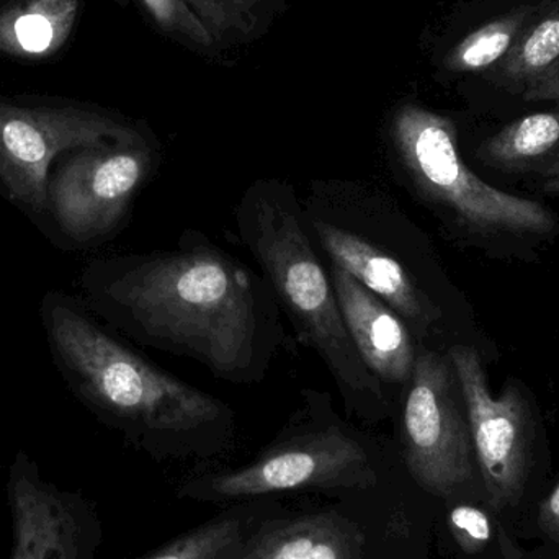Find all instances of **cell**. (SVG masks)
I'll return each mask as SVG.
<instances>
[{
  "label": "cell",
  "instance_id": "6da1fadb",
  "mask_svg": "<svg viewBox=\"0 0 559 559\" xmlns=\"http://www.w3.org/2000/svg\"><path fill=\"white\" fill-rule=\"evenodd\" d=\"M272 292L245 265L200 242L138 259L107 286L141 337L235 383L259 380L277 344Z\"/></svg>",
  "mask_w": 559,
  "mask_h": 559
},
{
  "label": "cell",
  "instance_id": "7a4b0ae2",
  "mask_svg": "<svg viewBox=\"0 0 559 559\" xmlns=\"http://www.w3.org/2000/svg\"><path fill=\"white\" fill-rule=\"evenodd\" d=\"M49 338L79 393L151 459H215L235 432L223 401L164 373L81 312L55 306Z\"/></svg>",
  "mask_w": 559,
  "mask_h": 559
},
{
  "label": "cell",
  "instance_id": "3957f363",
  "mask_svg": "<svg viewBox=\"0 0 559 559\" xmlns=\"http://www.w3.org/2000/svg\"><path fill=\"white\" fill-rule=\"evenodd\" d=\"M239 229L302 341L334 374L344 400L364 419L386 417V394L348 335L332 280L306 235L292 190L277 182L252 187L239 212Z\"/></svg>",
  "mask_w": 559,
  "mask_h": 559
},
{
  "label": "cell",
  "instance_id": "277c9868",
  "mask_svg": "<svg viewBox=\"0 0 559 559\" xmlns=\"http://www.w3.org/2000/svg\"><path fill=\"white\" fill-rule=\"evenodd\" d=\"M403 466L391 445L337 419H311L280 433L248 465L187 479L177 498L231 506L305 492L335 496L380 485Z\"/></svg>",
  "mask_w": 559,
  "mask_h": 559
},
{
  "label": "cell",
  "instance_id": "5b68a950",
  "mask_svg": "<svg viewBox=\"0 0 559 559\" xmlns=\"http://www.w3.org/2000/svg\"><path fill=\"white\" fill-rule=\"evenodd\" d=\"M411 485L403 466L380 485L331 496L329 504L282 509L254 528L236 559H411Z\"/></svg>",
  "mask_w": 559,
  "mask_h": 559
},
{
  "label": "cell",
  "instance_id": "8992f818",
  "mask_svg": "<svg viewBox=\"0 0 559 559\" xmlns=\"http://www.w3.org/2000/svg\"><path fill=\"white\" fill-rule=\"evenodd\" d=\"M394 146L414 186L460 226L483 236L550 235L554 213L534 200L501 192L463 163L456 128L419 105H403L391 124Z\"/></svg>",
  "mask_w": 559,
  "mask_h": 559
},
{
  "label": "cell",
  "instance_id": "52a82bcc",
  "mask_svg": "<svg viewBox=\"0 0 559 559\" xmlns=\"http://www.w3.org/2000/svg\"><path fill=\"white\" fill-rule=\"evenodd\" d=\"M409 384L401 414V460L424 492L452 501L475 483L476 456L450 358L420 352Z\"/></svg>",
  "mask_w": 559,
  "mask_h": 559
},
{
  "label": "cell",
  "instance_id": "ba28073f",
  "mask_svg": "<svg viewBox=\"0 0 559 559\" xmlns=\"http://www.w3.org/2000/svg\"><path fill=\"white\" fill-rule=\"evenodd\" d=\"M133 128L84 108L16 107L0 100V182L10 199L32 212L48 205L49 164L85 147L141 144Z\"/></svg>",
  "mask_w": 559,
  "mask_h": 559
},
{
  "label": "cell",
  "instance_id": "9c48e42d",
  "mask_svg": "<svg viewBox=\"0 0 559 559\" xmlns=\"http://www.w3.org/2000/svg\"><path fill=\"white\" fill-rule=\"evenodd\" d=\"M472 432L476 465L496 508L514 506L524 491L531 456V420L521 390L492 396L478 354L466 345L449 352Z\"/></svg>",
  "mask_w": 559,
  "mask_h": 559
},
{
  "label": "cell",
  "instance_id": "30bf717a",
  "mask_svg": "<svg viewBox=\"0 0 559 559\" xmlns=\"http://www.w3.org/2000/svg\"><path fill=\"white\" fill-rule=\"evenodd\" d=\"M7 501L10 559H97L104 524L94 502L49 481L28 453H16L10 465Z\"/></svg>",
  "mask_w": 559,
  "mask_h": 559
},
{
  "label": "cell",
  "instance_id": "8fae6325",
  "mask_svg": "<svg viewBox=\"0 0 559 559\" xmlns=\"http://www.w3.org/2000/svg\"><path fill=\"white\" fill-rule=\"evenodd\" d=\"M150 166L144 143L79 150L52 183V202L61 228L79 241L110 231Z\"/></svg>",
  "mask_w": 559,
  "mask_h": 559
},
{
  "label": "cell",
  "instance_id": "7c38bea8",
  "mask_svg": "<svg viewBox=\"0 0 559 559\" xmlns=\"http://www.w3.org/2000/svg\"><path fill=\"white\" fill-rule=\"evenodd\" d=\"M331 280L361 361L381 384H409L417 354L406 322L338 265L332 264Z\"/></svg>",
  "mask_w": 559,
  "mask_h": 559
},
{
  "label": "cell",
  "instance_id": "4fadbf2b",
  "mask_svg": "<svg viewBox=\"0 0 559 559\" xmlns=\"http://www.w3.org/2000/svg\"><path fill=\"white\" fill-rule=\"evenodd\" d=\"M312 231L332 264L344 269L368 292L386 302L417 334H424L439 311L417 288L403 265L360 236L352 235L321 219H312Z\"/></svg>",
  "mask_w": 559,
  "mask_h": 559
},
{
  "label": "cell",
  "instance_id": "5bb4252c",
  "mask_svg": "<svg viewBox=\"0 0 559 559\" xmlns=\"http://www.w3.org/2000/svg\"><path fill=\"white\" fill-rule=\"evenodd\" d=\"M285 508L282 499L275 498L228 506L210 521L138 559H236L254 528Z\"/></svg>",
  "mask_w": 559,
  "mask_h": 559
},
{
  "label": "cell",
  "instance_id": "9a60e30c",
  "mask_svg": "<svg viewBox=\"0 0 559 559\" xmlns=\"http://www.w3.org/2000/svg\"><path fill=\"white\" fill-rule=\"evenodd\" d=\"M79 0H23L0 12V51L43 58L58 51L71 35Z\"/></svg>",
  "mask_w": 559,
  "mask_h": 559
},
{
  "label": "cell",
  "instance_id": "2e32d148",
  "mask_svg": "<svg viewBox=\"0 0 559 559\" xmlns=\"http://www.w3.org/2000/svg\"><path fill=\"white\" fill-rule=\"evenodd\" d=\"M559 62V2L538 5L504 59L485 72L489 81L522 95Z\"/></svg>",
  "mask_w": 559,
  "mask_h": 559
},
{
  "label": "cell",
  "instance_id": "e0dca14e",
  "mask_svg": "<svg viewBox=\"0 0 559 559\" xmlns=\"http://www.w3.org/2000/svg\"><path fill=\"white\" fill-rule=\"evenodd\" d=\"M559 151V111H540L512 121L483 143L479 154L504 169H525Z\"/></svg>",
  "mask_w": 559,
  "mask_h": 559
},
{
  "label": "cell",
  "instance_id": "ac0fdd59",
  "mask_svg": "<svg viewBox=\"0 0 559 559\" xmlns=\"http://www.w3.org/2000/svg\"><path fill=\"white\" fill-rule=\"evenodd\" d=\"M537 5H521L489 20L466 35L447 55L443 66L455 74L488 72L502 61L537 12Z\"/></svg>",
  "mask_w": 559,
  "mask_h": 559
},
{
  "label": "cell",
  "instance_id": "d6986e66",
  "mask_svg": "<svg viewBox=\"0 0 559 559\" xmlns=\"http://www.w3.org/2000/svg\"><path fill=\"white\" fill-rule=\"evenodd\" d=\"M193 15L202 22L213 41H228L248 36L258 25L261 0H183Z\"/></svg>",
  "mask_w": 559,
  "mask_h": 559
},
{
  "label": "cell",
  "instance_id": "ffe728a7",
  "mask_svg": "<svg viewBox=\"0 0 559 559\" xmlns=\"http://www.w3.org/2000/svg\"><path fill=\"white\" fill-rule=\"evenodd\" d=\"M140 2L143 3L144 10L153 22L170 38L202 51H212L215 48L216 43L213 41L212 35L206 32L205 26L193 15L183 0H140Z\"/></svg>",
  "mask_w": 559,
  "mask_h": 559
},
{
  "label": "cell",
  "instance_id": "44dd1931",
  "mask_svg": "<svg viewBox=\"0 0 559 559\" xmlns=\"http://www.w3.org/2000/svg\"><path fill=\"white\" fill-rule=\"evenodd\" d=\"M449 527L463 548H475L491 538L488 515L468 504L453 506L449 514Z\"/></svg>",
  "mask_w": 559,
  "mask_h": 559
},
{
  "label": "cell",
  "instance_id": "7402d4cb",
  "mask_svg": "<svg viewBox=\"0 0 559 559\" xmlns=\"http://www.w3.org/2000/svg\"><path fill=\"white\" fill-rule=\"evenodd\" d=\"M525 102H559V62L522 94Z\"/></svg>",
  "mask_w": 559,
  "mask_h": 559
},
{
  "label": "cell",
  "instance_id": "603a6c76",
  "mask_svg": "<svg viewBox=\"0 0 559 559\" xmlns=\"http://www.w3.org/2000/svg\"><path fill=\"white\" fill-rule=\"evenodd\" d=\"M544 519L547 524L559 528V483L555 491L551 492L550 498L545 502Z\"/></svg>",
  "mask_w": 559,
  "mask_h": 559
},
{
  "label": "cell",
  "instance_id": "cb8c5ba5",
  "mask_svg": "<svg viewBox=\"0 0 559 559\" xmlns=\"http://www.w3.org/2000/svg\"><path fill=\"white\" fill-rule=\"evenodd\" d=\"M545 192L547 193H557L559 195V167L558 173L555 174L554 177H551L550 182L545 186Z\"/></svg>",
  "mask_w": 559,
  "mask_h": 559
}]
</instances>
